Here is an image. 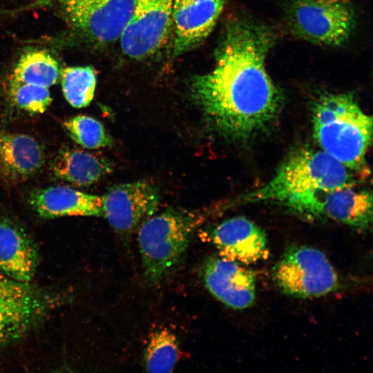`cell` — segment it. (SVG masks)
Returning <instances> with one entry per match:
<instances>
[{"instance_id": "obj_1", "label": "cell", "mask_w": 373, "mask_h": 373, "mask_svg": "<svg viewBox=\"0 0 373 373\" xmlns=\"http://www.w3.org/2000/svg\"><path fill=\"white\" fill-rule=\"evenodd\" d=\"M274 41L271 30L245 18L227 24L213 69L196 75L191 97L209 126L222 137L246 142L274 124L284 97L266 70Z\"/></svg>"}, {"instance_id": "obj_2", "label": "cell", "mask_w": 373, "mask_h": 373, "mask_svg": "<svg viewBox=\"0 0 373 373\" xmlns=\"http://www.w3.org/2000/svg\"><path fill=\"white\" fill-rule=\"evenodd\" d=\"M356 184L353 171L321 149L302 146L288 154L267 184L237 202H272L301 215L319 194Z\"/></svg>"}, {"instance_id": "obj_3", "label": "cell", "mask_w": 373, "mask_h": 373, "mask_svg": "<svg viewBox=\"0 0 373 373\" xmlns=\"http://www.w3.org/2000/svg\"><path fill=\"white\" fill-rule=\"evenodd\" d=\"M312 128L321 150L353 171L364 168L372 140V118L352 94L321 95L312 108Z\"/></svg>"}, {"instance_id": "obj_4", "label": "cell", "mask_w": 373, "mask_h": 373, "mask_svg": "<svg viewBox=\"0 0 373 373\" xmlns=\"http://www.w3.org/2000/svg\"><path fill=\"white\" fill-rule=\"evenodd\" d=\"M205 218L202 211L169 209L140 224L138 244L149 284H160L174 271Z\"/></svg>"}, {"instance_id": "obj_5", "label": "cell", "mask_w": 373, "mask_h": 373, "mask_svg": "<svg viewBox=\"0 0 373 373\" xmlns=\"http://www.w3.org/2000/svg\"><path fill=\"white\" fill-rule=\"evenodd\" d=\"M272 275L283 294L299 298L322 296L339 285L338 274L326 256L306 245L289 247L273 267Z\"/></svg>"}, {"instance_id": "obj_6", "label": "cell", "mask_w": 373, "mask_h": 373, "mask_svg": "<svg viewBox=\"0 0 373 373\" xmlns=\"http://www.w3.org/2000/svg\"><path fill=\"white\" fill-rule=\"evenodd\" d=\"M69 29L97 46L120 38L134 10L135 0H55Z\"/></svg>"}, {"instance_id": "obj_7", "label": "cell", "mask_w": 373, "mask_h": 373, "mask_svg": "<svg viewBox=\"0 0 373 373\" xmlns=\"http://www.w3.org/2000/svg\"><path fill=\"white\" fill-rule=\"evenodd\" d=\"M355 21L349 0H292L288 10L292 32L320 45H341L350 37Z\"/></svg>"}, {"instance_id": "obj_8", "label": "cell", "mask_w": 373, "mask_h": 373, "mask_svg": "<svg viewBox=\"0 0 373 373\" xmlns=\"http://www.w3.org/2000/svg\"><path fill=\"white\" fill-rule=\"evenodd\" d=\"M58 301L57 297L30 283L0 274V347L25 336Z\"/></svg>"}, {"instance_id": "obj_9", "label": "cell", "mask_w": 373, "mask_h": 373, "mask_svg": "<svg viewBox=\"0 0 373 373\" xmlns=\"http://www.w3.org/2000/svg\"><path fill=\"white\" fill-rule=\"evenodd\" d=\"M174 0H135L132 16L119 40L128 57L142 59L160 51L168 40Z\"/></svg>"}, {"instance_id": "obj_10", "label": "cell", "mask_w": 373, "mask_h": 373, "mask_svg": "<svg viewBox=\"0 0 373 373\" xmlns=\"http://www.w3.org/2000/svg\"><path fill=\"white\" fill-rule=\"evenodd\" d=\"M103 197V216L119 234L127 236L148 218L160 204L156 187L144 180L112 186Z\"/></svg>"}, {"instance_id": "obj_11", "label": "cell", "mask_w": 373, "mask_h": 373, "mask_svg": "<svg viewBox=\"0 0 373 373\" xmlns=\"http://www.w3.org/2000/svg\"><path fill=\"white\" fill-rule=\"evenodd\" d=\"M202 277L209 291L231 308L244 309L255 301V274L242 264L220 256L211 257L204 264Z\"/></svg>"}, {"instance_id": "obj_12", "label": "cell", "mask_w": 373, "mask_h": 373, "mask_svg": "<svg viewBox=\"0 0 373 373\" xmlns=\"http://www.w3.org/2000/svg\"><path fill=\"white\" fill-rule=\"evenodd\" d=\"M209 238L220 256L242 265L257 262L268 252L264 230L243 216L224 220L213 229Z\"/></svg>"}, {"instance_id": "obj_13", "label": "cell", "mask_w": 373, "mask_h": 373, "mask_svg": "<svg viewBox=\"0 0 373 373\" xmlns=\"http://www.w3.org/2000/svg\"><path fill=\"white\" fill-rule=\"evenodd\" d=\"M226 0H204L191 3H173V54L180 55L199 45L211 33Z\"/></svg>"}, {"instance_id": "obj_14", "label": "cell", "mask_w": 373, "mask_h": 373, "mask_svg": "<svg viewBox=\"0 0 373 373\" xmlns=\"http://www.w3.org/2000/svg\"><path fill=\"white\" fill-rule=\"evenodd\" d=\"M354 186L320 194L312 218H328L358 229H368L372 222V195L371 191Z\"/></svg>"}, {"instance_id": "obj_15", "label": "cell", "mask_w": 373, "mask_h": 373, "mask_svg": "<svg viewBox=\"0 0 373 373\" xmlns=\"http://www.w3.org/2000/svg\"><path fill=\"white\" fill-rule=\"evenodd\" d=\"M34 241L18 223L0 215V269L4 275L30 283L38 264Z\"/></svg>"}, {"instance_id": "obj_16", "label": "cell", "mask_w": 373, "mask_h": 373, "mask_svg": "<svg viewBox=\"0 0 373 373\" xmlns=\"http://www.w3.org/2000/svg\"><path fill=\"white\" fill-rule=\"evenodd\" d=\"M28 202L41 217L103 216V197L69 186H55L33 191Z\"/></svg>"}, {"instance_id": "obj_17", "label": "cell", "mask_w": 373, "mask_h": 373, "mask_svg": "<svg viewBox=\"0 0 373 373\" xmlns=\"http://www.w3.org/2000/svg\"><path fill=\"white\" fill-rule=\"evenodd\" d=\"M44 161V150L33 137L15 133L0 134V169L8 179H28L41 169Z\"/></svg>"}, {"instance_id": "obj_18", "label": "cell", "mask_w": 373, "mask_h": 373, "mask_svg": "<svg viewBox=\"0 0 373 373\" xmlns=\"http://www.w3.org/2000/svg\"><path fill=\"white\" fill-rule=\"evenodd\" d=\"M51 168L57 178L80 186L93 184L112 171V166L106 159L69 147L59 151Z\"/></svg>"}, {"instance_id": "obj_19", "label": "cell", "mask_w": 373, "mask_h": 373, "mask_svg": "<svg viewBox=\"0 0 373 373\" xmlns=\"http://www.w3.org/2000/svg\"><path fill=\"white\" fill-rule=\"evenodd\" d=\"M59 76L57 60L46 51L34 50L21 55L10 78L49 88L57 82Z\"/></svg>"}, {"instance_id": "obj_20", "label": "cell", "mask_w": 373, "mask_h": 373, "mask_svg": "<svg viewBox=\"0 0 373 373\" xmlns=\"http://www.w3.org/2000/svg\"><path fill=\"white\" fill-rule=\"evenodd\" d=\"M179 344L175 335L166 327L152 332L144 351L146 371L153 373L171 372L179 358Z\"/></svg>"}, {"instance_id": "obj_21", "label": "cell", "mask_w": 373, "mask_h": 373, "mask_svg": "<svg viewBox=\"0 0 373 373\" xmlns=\"http://www.w3.org/2000/svg\"><path fill=\"white\" fill-rule=\"evenodd\" d=\"M59 77L64 96L73 107L84 108L90 104L97 83L96 71L93 67H66L60 71Z\"/></svg>"}, {"instance_id": "obj_22", "label": "cell", "mask_w": 373, "mask_h": 373, "mask_svg": "<svg viewBox=\"0 0 373 373\" xmlns=\"http://www.w3.org/2000/svg\"><path fill=\"white\" fill-rule=\"evenodd\" d=\"M70 137L88 149H97L112 145V139L104 125L87 115H76L63 123Z\"/></svg>"}, {"instance_id": "obj_23", "label": "cell", "mask_w": 373, "mask_h": 373, "mask_svg": "<svg viewBox=\"0 0 373 373\" xmlns=\"http://www.w3.org/2000/svg\"><path fill=\"white\" fill-rule=\"evenodd\" d=\"M8 93L14 105L30 113H43L52 102L48 88L11 78L8 80Z\"/></svg>"}, {"instance_id": "obj_24", "label": "cell", "mask_w": 373, "mask_h": 373, "mask_svg": "<svg viewBox=\"0 0 373 373\" xmlns=\"http://www.w3.org/2000/svg\"><path fill=\"white\" fill-rule=\"evenodd\" d=\"M204 0H174L175 3H195L199 2Z\"/></svg>"}]
</instances>
